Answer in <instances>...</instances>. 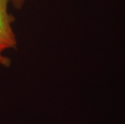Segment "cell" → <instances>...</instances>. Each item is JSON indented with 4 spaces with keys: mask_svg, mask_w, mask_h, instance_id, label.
I'll list each match as a JSON object with an SVG mask.
<instances>
[{
    "mask_svg": "<svg viewBox=\"0 0 125 124\" xmlns=\"http://www.w3.org/2000/svg\"><path fill=\"white\" fill-rule=\"evenodd\" d=\"M9 0H0V64L8 66L10 60L3 52L16 46V38L11 27V16L8 12Z\"/></svg>",
    "mask_w": 125,
    "mask_h": 124,
    "instance_id": "cell-1",
    "label": "cell"
},
{
    "mask_svg": "<svg viewBox=\"0 0 125 124\" xmlns=\"http://www.w3.org/2000/svg\"><path fill=\"white\" fill-rule=\"evenodd\" d=\"M10 1L13 2V4L16 7H20L23 5L24 0H10Z\"/></svg>",
    "mask_w": 125,
    "mask_h": 124,
    "instance_id": "cell-2",
    "label": "cell"
}]
</instances>
